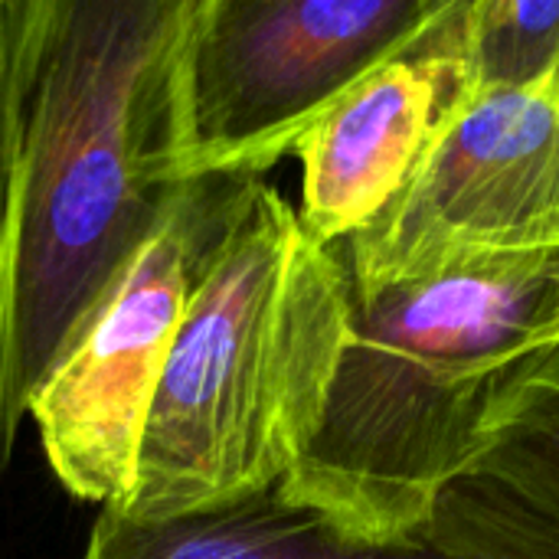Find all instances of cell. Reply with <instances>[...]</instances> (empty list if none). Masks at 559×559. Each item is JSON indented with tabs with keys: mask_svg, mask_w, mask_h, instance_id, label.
I'll use <instances>...</instances> for the list:
<instances>
[{
	"mask_svg": "<svg viewBox=\"0 0 559 559\" xmlns=\"http://www.w3.org/2000/svg\"><path fill=\"white\" fill-rule=\"evenodd\" d=\"M193 0H0V475L43 383L183 193Z\"/></svg>",
	"mask_w": 559,
	"mask_h": 559,
	"instance_id": "obj_1",
	"label": "cell"
},
{
	"mask_svg": "<svg viewBox=\"0 0 559 559\" xmlns=\"http://www.w3.org/2000/svg\"><path fill=\"white\" fill-rule=\"evenodd\" d=\"M554 347L559 249L350 288V334L321 423L278 495L360 544L403 540L472 475L504 390Z\"/></svg>",
	"mask_w": 559,
	"mask_h": 559,
	"instance_id": "obj_2",
	"label": "cell"
},
{
	"mask_svg": "<svg viewBox=\"0 0 559 559\" xmlns=\"http://www.w3.org/2000/svg\"><path fill=\"white\" fill-rule=\"evenodd\" d=\"M350 334L337 246L259 180L200 282L141 426L128 521H170L272 491L308 449Z\"/></svg>",
	"mask_w": 559,
	"mask_h": 559,
	"instance_id": "obj_3",
	"label": "cell"
},
{
	"mask_svg": "<svg viewBox=\"0 0 559 559\" xmlns=\"http://www.w3.org/2000/svg\"><path fill=\"white\" fill-rule=\"evenodd\" d=\"M445 10L449 0H193L174 72L177 177H262Z\"/></svg>",
	"mask_w": 559,
	"mask_h": 559,
	"instance_id": "obj_4",
	"label": "cell"
},
{
	"mask_svg": "<svg viewBox=\"0 0 559 559\" xmlns=\"http://www.w3.org/2000/svg\"><path fill=\"white\" fill-rule=\"evenodd\" d=\"M262 177L190 180L92 328L33 400L46 462L88 504L121 508L177 328Z\"/></svg>",
	"mask_w": 559,
	"mask_h": 559,
	"instance_id": "obj_5",
	"label": "cell"
},
{
	"mask_svg": "<svg viewBox=\"0 0 559 559\" xmlns=\"http://www.w3.org/2000/svg\"><path fill=\"white\" fill-rule=\"evenodd\" d=\"M559 216V66L518 92L478 95L403 193L341 242L354 292L462 262L544 249Z\"/></svg>",
	"mask_w": 559,
	"mask_h": 559,
	"instance_id": "obj_6",
	"label": "cell"
},
{
	"mask_svg": "<svg viewBox=\"0 0 559 559\" xmlns=\"http://www.w3.org/2000/svg\"><path fill=\"white\" fill-rule=\"evenodd\" d=\"M82 559H559V527L472 472L419 531L393 544H360L272 488L170 521H128L102 508Z\"/></svg>",
	"mask_w": 559,
	"mask_h": 559,
	"instance_id": "obj_7",
	"label": "cell"
},
{
	"mask_svg": "<svg viewBox=\"0 0 559 559\" xmlns=\"http://www.w3.org/2000/svg\"><path fill=\"white\" fill-rule=\"evenodd\" d=\"M455 10L449 0L413 49L367 72L295 144L298 219L314 242L341 246L367 229L478 98L455 49Z\"/></svg>",
	"mask_w": 559,
	"mask_h": 559,
	"instance_id": "obj_8",
	"label": "cell"
},
{
	"mask_svg": "<svg viewBox=\"0 0 559 559\" xmlns=\"http://www.w3.org/2000/svg\"><path fill=\"white\" fill-rule=\"evenodd\" d=\"M472 472L501 481L559 527V347L504 390Z\"/></svg>",
	"mask_w": 559,
	"mask_h": 559,
	"instance_id": "obj_9",
	"label": "cell"
},
{
	"mask_svg": "<svg viewBox=\"0 0 559 559\" xmlns=\"http://www.w3.org/2000/svg\"><path fill=\"white\" fill-rule=\"evenodd\" d=\"M455 49L475 95L527 88L559 66V0H459Z\"/></svg>",
	"mask_w": 559,
	"mask_h": 559,
	"instance_id": "obj_10",
	"label": "cell"
},
{
	"mask_svg": "<svg viewBox=\"0 0 559 559\" xmlns=\"http://www.w3.org/2000/svg\"><path fill=\"white\" fill-rule=\"evenodd\" d=\"M544 249H559V216L554 229H550V236H547V242H544Z\"/></svg>",
	"mask_w": 559,
	"mask_h": 559,
	"instance_id": "obj_11",
	"label": "cell"
}]
</instances>
